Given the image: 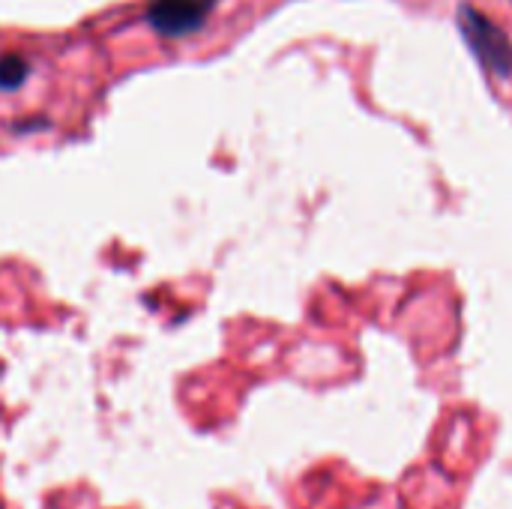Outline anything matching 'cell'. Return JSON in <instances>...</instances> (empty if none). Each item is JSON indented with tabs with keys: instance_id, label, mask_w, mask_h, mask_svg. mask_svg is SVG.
I'll return each mask as SVG.
<instances>
[{
	"instance_id": "cell-1",
	"label": "cell",
	"mask_w": 512,
	"mask_h": 509,
	"mask_svg": "<svg viewBox=\"0 0 512 509\" xmlns=\"http://www.w3.org/2000/svg\"><path fill=\"white\" fill-rule=\"evenodd\" d=\"M216 12L219 0H147L141 21L162 42H192L204 36Z\"/></svg>"
},
{
	"instance_id": "cell-2",
	"label": "cell",
	"mask_w": 512,
	"mask_h": 509,
	"mask_svg": "<svg viewBox=\"0 0 512 509\" xmlns=\"http://www.w3.org/2000/svg\"><path fill=\"white\" fill-rule=\"evenodd\" d=\"M459 27L468 39V45L474 48V54L480 57V63L498 75H507L512 69V45L507 33L489 21L483 12H477L474 6H459Z\"/></svg>"
}]
</instances>
